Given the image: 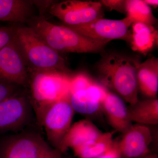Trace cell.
Returning <instances> with one entry per match:
<instances>
[{"label":"cell","instance_id":"6da1fadb","mask_svg":"<svg viewBox=\"0 0 158 158\" xmlns=\"http://www.w3.org/2000/svg\"><path fill=\"white\" fill-rule=\"evenodd\" d=\"M140 62L116 52L104 54L97 65L103 86L110 88L131 105L138 102L137 70Z\"/></svg>","mask_w":158,"mask_h":158},{"label":"cell","instance_id":"7a4b0ae2","mask_svg":"<svg viewBox=\"0 0 158 158\" xmlns=\"http://www.w3.org/2000/svg\"><path fill=\"white\" fill-rule=\"evenodd\" d=\"M27 23L48 45L59 53H100L109 42L85 37L64 25L50 22L43 15L33 16Z\"/></svg>","mask_w":158,"mask_h":158},{"label":"cell","instance_id":"3957f363","mask_svg":"<svg viewBox=\"0 0 158 158\" xmlns=\"http://www.w3.org/2000/svg\"><path fill=\"white\" fill-rule=\"evenodd\" d=\"M14 40L28 72L70 73L65 59L28 26L15 27Z\"/></svg>","mask_w":158,"mask_h":158},{"label":"cell","instance_id":"277c9868","mask_svg":"<svg viewBox=\"0 0 158 158\" xmlns=\"http://www.w3.org/2000/svg\"><path fill=\"white\" fill-rule=\"evenodd\" d=\"M29 85V100L34 110L36 124L42 130L44 117L53 104L63 98L69 97V74L57 72L32 73Z\"/></svg>","mask_w":158,"mask_h":158},{"label":"cell","instance_id":"5b68a950","mask_svg":"<svg viewBox=\"0 0 158 158\" xmlns=\"http://www.w3.org/2000/svg\"><path fill=\"white\" fill-rule=\"evenodd\" d=\"M33 122L34 110L28 97L18 92L0 102V133H18Z\"/></svg>","mask_w":158,"mask_h":158},{"label":"cell","instance_id":"8992f818","mask_svg":"<svg viewBox=\"0 0 158 158\" xmlns=\"http://www.w3.org/2000/svg\"><path fill=\"white\" fill-rule=\"evenodd\" d=\"M102 6L100 2L67 0L54 2L48 12L64 25L78 26L102 18Z\"/></svg>","mask_w":158,"mask_h":158},{"label":"cell","instance_id":"52a82bcc","mask_svg":"<svg viewBox=\"0 0 158 158\" xmlns=\"http://www.w3.org/2000/svg\"><path fill=\"white\" fill-rule=\"evenodd\" d=\"M49 145L39 133L24 130L0 139V158H37Z\"/></svg>","mask_w":158,"mask_h":158},{"label":"cell","instance_id":"ba28073f","mask_svg":"<svg viewBox=\"0 0 158 158\" xmlns=\"http://www.w3.org/2000/svg\"><path fill=\"white\" fill-rule=\"evenodd\" d=\"M74 111L69 97H67L54 103L46 112L42 130H44L51 147L60 149L62 141L71 127Z\"/></svg>","mask_w":158,"mask_h":158},{"label":"cell","instance_id":"9c48e42d","mask_svg":"<svg viewBox=\"0 0 158 158\" xmlns=\"http://www.w3.org/2000/svg\"><path fill=\"white\" fill-rule=\"evenodd\" d=\"M132 24L131 19L126 16L120 20L101 18L85 24L66 26L88 38L110 42L115 39L129 41V28Z\"/></svg>","mask_w":158,"mask_h":158},{"label":"cell","instance_id":"30bf717a","mask_svg":"<svg viewBox=\"0 0 158 158\" xmlns=\"http://www.w3.org/2000/svg\"><path fill=\"white\" fill-rule=\"evenodd\" d=\"M29 72L15 40L0 50V82L26 87Z\"/></svg>","mask_w":158,"mask_h":158},{"label":"cell","instance_id":"8fae6325","mask_svg":"<svg viewBox=\"0 0 158 158\" xmlns=\"http://www.w3.org/2000/svg\"><path fill=\"white\" fill-rule=\"evenodd\" d=\"M116 142L119 158H141L149 153L152 135L149 128L139 124L131 125Z\"/></svg>","mask_w":158,"mask_h":158},{"label":"cell","instance_id":"7c38bea8","mask_svg":"<svg viewBox=\"0 0 158 158\" xmlns=\"http://www.w3.org/2000/svg\"><path fill=\"white\" fill-rule=\"evenodd\" d=\"M108 91L102 85L94 82L86 90L71 94L69 102L74 111L84 114H92L102 106Z\"/></svg>","mask_w":158,"mask_h":158},{"label":"cell","instance_id":"4fadbf2b","mask_svg":"<svg viewBox=\"0 0 158 158\" xmlns=\"http://www.w3.org/2000/svg\"><path fill=\"white\" fill-rule=\"evenodd\" d=\"M102 107L110 125L116 131L124 133L132 125L128 109L118 95L108 91Z\"/></svg>","mask_w":158,"mask_h":158},{"label":"cell","instance_id":"5bb4252c","mask_svg":"<svg viewBox=\"0 0 158 158\" xmlns=\"http://www.w3.org/2000/svg\"><path fill=\"white\" fill-rule=\"evenodd\" d=\"M102 133L90 121L81 120L71 125L65 135L59 151L64 153L69 148L73 149L97 138Z\"/></svg>","mask_w":158,"mask_h":158},{"label":"cell","instance_id":"9a60e30c","mask_svg":"<svg viewBox=\"0 0 158 158\" xmlns=\"http://www.w3.org/2000/svg\"><path fill=\"white\" fill-rule=\"evenodd\" d=\"M138 89L148 97L154 98L158 90V59L148 58L138 64L137 70Z\"/></svg>","mask_w":158,"mask_h":158},{"label":"cell","instance_id":"2e32d148","mask_svg":"<svg viewBox=\"0 0 158 158\" xmlns=\"http://www.w3.org/2000/svg\"><path fill=\"white\" fill-rule=\"evenodd\" d=\"M129 41L133 51L145 54L158 44V31L153 26L141 23H133Z\"/></svg>","mask_w":158,"mask_h":158},{"label":"cell","instance_id":"e0dca14e","mask_svg":"<svg viewBox=\"0 0 158 158\" xmlns=\"http://www.w3.org/2000/svg\"><path fill=\"white\" fill-rule=\"evenodd\" d=\"M33 1L0 0V21L27 22L32 16Z\"/></svg>","mask_w":158,"mask_h":158},{"label":"cell","instance_id":"ac0fdd59","mask_svg":"<svg viewBox=\"0 0 158 158\" xmlns=\"http://www.w3.org/2000/svg\"><path fill=\"white\" fill-rule=\"evenodd\" d=\"M131 122L141 125H156L158 123V100L151 99L131 105L128 109Z\"/></svg>","mask_w":158,"mask_h":158},{"label":"cell","instance_id":"d6986e66","mask_svg":"<svg viewBox=\"0 0 158 158\" xmlns=\"http://www.w3.org/2000/svg\"><path fill=\"white\" fill-rule=\"evenodd\" d=\"M113 133H102L95 139L74 148L75 155L80 158H96L110 149L114 144Z\"/></svg>","mask_w":158,"mask_h":158},{"label":"cell","instance_id":"ffe728a7","mask_svg":"<svg viewBox=\"0 0 158 158\" xmlns=\"http://www.w3.org/2000/svg\"><path fill=\"white\" fill-rule=\"evenodd\" d=\"M126 13L133 23H141L153 26L157 19L153 14L151 8L142 0H127Z\"/></svg>","mask_w":158,"mask_h":158},{"label":"cell","instance_id":"44dd1931","mask_svg":"<svg viewBox=\"0 0 158 158\" xmlns=\"http://www.w3.org/2000/svg\"><path fill=\"white\" fill-rule=\"evenodd\" d=\"M94 82V81L87 74L83 73L71 77L69 96L77 91L86 90Z\"/></svg>","mask_w":158,"mask_h":158},{"label":"cell","instance_id":"7402d4cb","mask_svg":"<svg viewBox=\"0 0 158 158\" xmlns=\"http://www.w3.org/2000/svg\"><path fill=\"white\" fill-rule=\"evenodd\" d=\"M15 27H0V50L14 40Z\"/></svg>","mask_w":158,"mask_h":158},{"label":"cell","instance_id":"603a6c76","mask_svg":"<svg viewBox=\"0 0 158 158\" xmlns=\"http://www.w3.org/2000/svg\"><path fill=\"white\" fill-rule=\"evenodd\" d=\"M19 87L13 84L0 82V102L19 92Z\"/></svg>","mask_w":158,"mask_h":158},{"label":"cell","instance_id":"cb8c5ba5","mask_svg":"<svg viewBox=\"0 0 158 158\" xmlns=\"http://www.w3.org/2000/svg\"><path fill=\"white\" fill-rule=\"evenodd\" d=\"M102 6L110 10H115L121 13H126V1L124 0H102L101 1Z\"/></svg>","mask_w":158,"mask_h":158},{"label":"cell","instance_id":"d4e9b609","mask_svg":"<svg viewBox=\"0 0 158 158\" xmlns=\"http://www.w3.org/2000/svg\"><path fill=\"white\" fill-rule=\"evenodd\" d=\"M64 153L49 145L37 158H65Z\"/></svg>","mask_w":158,"mask_h":158},{"label":"cell","instance_id":"484cf974","mask_svg":"<svg viewBox=\"0 0 158 158\" xmlns=\"http://www.w3.org/2000/svg\"><path fill=\"white\" fill-rule=\"evenodd\" d=\"M96 158H119L116 142H114V145L110 149Z\"/></svg>","mask_w":158,"mask_h":158},{"label":"cell","instance_id":"4316f807","mask_svg":"<svg viewBox=\"0 0 158 158\" xmlns=\"http://www.w3.org/2000/svg\"><path fill=\"white\" fill-rule=\"evenodd\" d=\"M144 1L150 7V6H152L154 8H156L158 7V0H145Z\"/></svg>","mask_w":158,"mask_h":158},{"label":"cell","instance_id":"83f0119b","mask_svg":"<svg viewBox=\"0 0 158 158\" xmlns=\"http://www.w3.org/2000/svg\"><path fill=\"white\" fill-rule=\"evenodd\" d=\"M141 158H158L157 156L155 154H148L147 155L144 156Z\"/></svg>","mask_w":158,"mask_h":158}]
</instances>
